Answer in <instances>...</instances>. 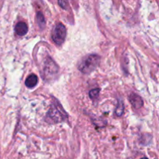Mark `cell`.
<instances>
[{"instance_id":"obj_12","label":"cell","mask_w":159,"mask_h":159,"mask_svg":"<svg viewBox=\"0 0 159 159\" xmlns=\"http://www.w3.org/2000/svg\"><path fill=\"white\" fill-rule=\"evenodd\" d=\"M141 159H148V158H141Z\"/></svg>"},{"instance_id":"obj_8","label":"cell","mask_w":159,"mask_h":159,"mask_svg":"<svg viewBox=\"0 0 159 159\" xmlns=\"http://www.w3.org/2000/svg\"><path fill=\"white\" fill-rule=\"evenodd\" d=\"M36 18H37V22L39 26H40V27L43 28V26H45V20L43 14L41 12H37V16H36Z\"/></svg>"},{"instance_id":"obj_10","label":"cell","mask_w":159,"mask_h":159,"mask_svg":"<svg viewBox=\"0 0 159 159\" xmlns=\"http://www.w3.org/2000/svg\"><path fill=\"white\" fill-rule=\"evenodd\" d=\"M99 91H100L99 89H94L91 90V91L89 92L90 98H92V99H96V98L99 96Z\"/></svg>"},{"instance_id":"obj_5","label":"cell","mask_w":159,"mask_h":159,"mask_svg":"<svg viewBox=\"0 0 159 159\" xmlns=\"http://www.w3.org/2000/svg\"><path fill=\"white\" fill-rule=\"evenodd\" d=\"M129 100H130V102L132 105V107H133V108L136 109V110L142 107L143 104H144L143 99H141V96L135 94V93H132V94L129 96Z\"/></svg>"},{"instance_id":"obj_6","label":"cell","mask_w":159,"mask_h":159,"mask_svg":"<svg viewBox=\"0 0 159 159\" xmlns=\"http://www.w3.org/2000/svg\"><path fill=\"white\" fill-rule=\"evenodd\" d=\"M16 34L19 36H24L28 32V26L23 22H19L15 26Z\"/></svg>"},{"instance_id":"obj_4","label":"cell","mask_w":159,"mask_h":159,"mask_svg":"<svg viewBox=\"0 0 159 159\" xmlns=\"http://www.w3.org/2000/svg\"><path fill=\"white\" fill-rule=\"evenodd\" d=\"M57 71H58V68L54 62V61L51 60V58L48 59L45 63L44 67V74L46 77H52L54 74H57Z\"/></svg>"},{"instance_id":"obj_11","label":"cell","mask_w":159,"mask_h":159,"mask_svg":"<svg viewBox=\"0 0 159 159\" xmlns=\"http://www.w3.org/2000/svg\"><path fill=\"white\" fill-rule=\"evenodd\" d=\"M58 4L64 9H66L69 5V0H58Z\"/></svg>"},{"instance_id":"obj_3","label":"cell","mask_w":159,"mask_h":159,"mask_svg":"<svg viewBox=\"0 0 159 159\" xmlns=\"http://www.w3.org/2000/svg\"><path fill=\"white\" fill-rule=\"evenodd\" d=\"M66 28L62 23L56 25L52 32V39L54 43L57 45L62 44L66 37Z\"/></svg>"},{"instance_id":"obj_2","label":"cell","mask_w":159,"mask_h":159,"mask_svg":"<svg viewBox=\"0 0 159 159\" xmlns=\"http://www.w3.org/2000/svg\"><path fill=\"white\" fill-rule=\"evenodd\" d=\"M54 101H55V102H53L51 104V107L50 108L47 116L53 122H61V121L65 120L67 116V114L64 111L63 108L61 107V104H59V102L57 100Z\"/></svg>"},{"instance_id":"obj_7","label":"cell","mask_w":159,"mask_h":159,"mask_svg":"<svg viewBox=\"0 0 159 159\" xmlns=\"http://www.w3.org/2000/svg\"><path fill=\"white\" fill-rule=\"evenodd\" d=\"M37 82H38V79H37V76L35 75L34 74H31L30 75H29L27 77V79H26V82L25 84L27 87L29 88H34L35 85H37Z\"/></svg>"},{"instance_id":"obj_1","label":"cell","mask_w":159,"mask_h":159,"mask_svg":"<svg viewBox=\"0 0 159 159\" xmlns=\"http://www.w3.org/2000/svg\"><path fill=\"white\" fill-rule=\"evenodd\" d=\"M100 57L97 54H89L84 57L79 65V71L84 74H89L94 71L99 65Z\"/></svg>"},{"instance_id":"obj_9","label":"cell","mask_w":159,"mask_h":159,"mask_svg":"<svg viewBox=\"0 0 159 159\" xmlns=\"http://www.w3.org/2000/svg\"><path fill=\"white\" fill-rule=\"evenodd\" d=\"M123 113H124V104H123V102H120L116 109V114L118 116H120L123 114Z\"/></svg>"}]
</instances>
